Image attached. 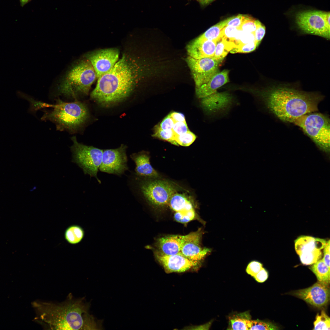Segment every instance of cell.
Masks as SVG:
<instances>
[{
	"label": "cell",
	"mask_w": 330,
	"mask_h": 330,
	"mask_svg": "<svg viewBox=\"0 0 330 330\" xmlns=\"http://www.w3.org/2000/svg\"><path fill=\"white\" fill-rule=\"evenodd\" d=\"M256 20L253 17L244 15L240 29L244 32L254 34L256 28Z\"/></svg>",
	"instance_id": "cell-33"
},
{
	"label": "cell",
	"mask_w": 330,
	"mask_h": 330,
	"mask_svg": "<svg viewBox=\"0 0 330 330\" xmlns=\"http://www.w3.org/2000/svg\"><path fill=\"white\" fill-rule=\"evenodd\" d=\"M172 130L175 135H180L189 130L186 123L182 122H175Z\"/></svg>",
	"instance_id": "cell-39"
},
{
	"label": "cell",
	"mask_w": 330,
	"mask_h": 330,
	"mask_svg": "<svg viewBox=\"0 0 330 330\" xmlns=\"http://www.w3.org/2000/svg\"><path fill=\"white\" fill-rule=\"evenodd\" d=\"M309 267L315 274L319 281L327 285L330 283V268L322 259H319Z\"/></svg>",
	"instance_id": "cell-23"
},
{
	"label": "cell",
	"mask_w": 330,
	"mask_h": 330,
	"mask_svg": "<svg viewBox=\"0 0 330 330\" xmlns=\"http://www.w3.org/2000/svg\"><path fill=\"white\" fill-rule=\"evenodd\" d=\"M248 330H277L278 327L269 322L259 320H250L248 323Z\"/></svg>",
	"instance_id": "cell-31"
},
{
	"label": "cell",
	"mask_w": 330,
	"mask_h": 330,
	"mask_svg": "<svg viewBox=\"0 0 330 330\" xmlns=\"http://www.w3.org/2000/svg\"><path fill=\"white\" fill-rule=\"evenodd\" d=\"M30 108L34 112L42 108H51L43 116V120H48L55 124L59 130L76 132L85 122L88 112L85 105L78 100L66 102L58 99L55 104L40 102L32 99Z\"/></svg>",
	"instance_id": "cell-4"
},
{
	"label": "cell",
	"mask_w": 330,
	"mask_h": 330,
	"mask_svg": "<svg viewBox=\"0 0 330 330\" xmlns=\"http://www.w3.org/2000/svg\"><path fill=\"white\" fill-rule=\"evenodd\" d=\"M271 113L281 120L293 123L300 116L318 110L323 96L288 84H274L257 95Z\"/></svg>",
	"instance_id": "cell-1"
},
{
	"label": "cell",
	"mask_w": 330,
	"mask_h": 330,
	"mask_svg": "<svg viewBox=\"0 0 330 330\" xmlns=\"http://www.w3.org/2000/svg\"><path fill=\"white\" fill-rule=\"evenodd\" d=\"M314 324V330H330V318L324 310L317 314Z\"/></svg>",
	"instance_id": "cell-29"
},
{
	"label": "cell",
	"mask_w": 330,
	"mask_h": 330,
	"mask_svg": "<svg viewBox=\"0 0 330 330\" xmlns=\"http://www.w3.org/2000/svg\"><path fill=\"white\" fill-rule=\"evenodd\" d=\"M186 235H170L159 238L156 243V250L167 255L177 254L181 252L186 240Z\"/></svg>",
	"instance_id": "cell-19"
},
{
	"label": "cell",
	"mask_w": 330,
	"mask_h": 330,
	"mask_svg": "<svg viewBox=\"0 0 330 330\" xmlns=\"http://www.w3.org/2000/svg\"><path fill=\"white\" fill-rule=\"evenodd\" d=\"M202 236L201 229L186 235L181 251L182 254L187 258L198 263L211 251L210 249L201 246Z\"/></svg>",
	"instance_id": "cell-16"
},
{
	"label": "cell",
	"mask_w": 330,
	"mask_h": 330,
	"mask_svg": "<svg viewBox=\"0 0 330 330\" xmlns=\"http://www.w3.org/2000/svg\"><path fill=\"white\" fill-rule=\"evenodd\" d=\"M217 41L197 37L186 46L188 56L196 59L212 57L214 55Z\"/></svg>",
	"instance_id": "cell-18"
},
{
	"label": "cell",
	"mask_w": 330,
	"mask_h": 330,
	"mask_svg": "<svg viewBox=\"0 0 330 330\" xmlns=\"http://www.w3.org/2000/svg\"><path fill=\"white\" fill-rule=\"evenodd\" d=\"M126 145L122 144L115 149L103 150L99 170L109 174L120 176L129 169Z\"/></svg>",
	"instance_id": "cell-10"
},
{
	"label": "cell",
	"mask_w": 330,
	"mask_h": 330,
	"mask_svg": "<svg viewBox=\"0 0 330 330\" xmlns=\"http://www.w3.org/2000/svg\"><path fill=\"white\" fill-rule=\"evenodd\" d=\"M229 72L227 70L218 72L207 82L196 88L197 97L201 99L216 92L218 88L229 82Z\"/></svg>",
	"instance_id": "cell-20"
},
{
	"label": "cell",
	"mask_w": 330,
	"mask_h": 330,
	"mask_svg": "<svg viewBox=\"0 0 330 330\" xmlns=\"http://www.w3.org/2000/svg\"><path fill=\"white\" fill-rule=\"evenodd\" d=\"M326 242L325 240L313 237L303 236L295 241V249L299 255L304 252H310L316 249L324 248Z\"/></svg>",
	"instance_id": "cell-22"
},
{
	"label": "cell",
	"mask_w": 330,
	"mask_h": 330,
	"mask_svg": "<svg viewBox=\"0 0 330 330\" xmlns=\"http://www.w3.org/2000/svg\"><path fill=\"white\" fill-rule=\"evenodd\" d=\"M97 78L96 73L87 59L75 64L63 79L58 91L61 95L78 100L81 95L87 94Z\"/></svg>",
	"instance_id": "cell-5"
},
{
	"label": "cell",
	"mask_w": 330,
	"mask_h": 330,
	"mask_svg": "<svg viewBox=\"0 0 330 330\" xmlns=\"http://www.w3.org/2000/svg\"><path fill=\"white\" fill-rule=\"evenodd\" d=\"M300 127L323 151H330V120L327 116L313 112L302 115L293 123Z\"/></svg>",
	"instance_id": "cell-7"
},
{
	"label": "cell",
	"mask_w": 330,
	"mask_h": 330,
	"mask_svg": "<svg viewBox=\"0 0 330 330\" xmlns=\"http://www.w3.org/2000/svg\"><path fill=\"white\" fill-rule=\"evenodd\" d=\"M268 277V273L263 268L254 277L255 280L258 282L262 283L265 281Z\"/></svg>",
	"instance_id": "cell-41"
},
{
	"label": "cell",
	"mask_w": 330,
	"mask_h": 330,
	"mask_svg": "<svg viewBox=\"0 0 330 330\" xmlns=\"http://www.w3.org/2000/svg\"><path fill=\"white\" fill-rule=\"evenodd\" d=\"M152 136L165 140L173 145H178L175 140V134L172 129L162 130L160 128L159 125L155 127Z\"/></svg>",
	"instance_id": "cell-28"
},
{
	"label": "cell",
	"mask_w": 330,
	"mask_h": 330,
	"mask_svg": "<svg viewBox=\"0 0 330 330\" xmlns=\"http://www.w3.org/2000/svg\"><path fill=\"white\" fill-rule=\"evenodd\" d=\"M244 15L239 14L228 18L226 26H231L240 29L244 18Z\"/></svg>",
	"instance_id": "cell-38"
},
{
	"label": "cell",
	"mask_w": 330,
	"mask_h": 330,
	"mask_svg": "<svg viewBox=\"0 0 330 330\" xmlns=\"http://www.w3.org/2000/svg\"><path fill=\"white\" fill-rule=\"evenodd\" d=\"M196 138L195 135L189 130L180 135H175V140L178 145L188 146L192 144Z\"/></svg>",
	"instance_id": "cell-32"
},
{
	"label": "cell",
	"mask_w": 330,
	"mask_h": 330,
	"mask_svg": "<svg viewBox=\"0 0 330 330\" xmlns=\"http://www.w3.org/2000/svg\"><path fill=\"white\" fill-rule=\"evenodd\" d=\"M295 19L298 28L304 33L330 39V26L324 20L322 11H300L295 14Z\"/></svg>",
	"instance_id": "cell-9"
},
{
	"label": "cell",
	"mask_w": 330,
	"mask_h": 330,
	"mask_svg": "<svg viewBox=\"0 0 330 330\" xmlns=\"http://www.w3.org/2000/svg\"><path fill=\"white\" fill-rule=\"evenodd\" d=\"M228 18L211 27L198 37L200 38L218 41L221 38L222 32L227 24Z\"/></svg>",
	"instance_id": "cell-25"
},
{
	"label": "cell",
	"mask_w": 330,
	"mask_h": 330,
	"mask_svg": "<svg viewBox=\"0 0 330 330\" xmlns=\"http://www.w3.org/2000/svg\"><path fill=\"white\" fill-rule=\"evenodd\" d=\"M322 259L326 265L330 268V252L324 251Z\"/></svg>",
	"instance_id": "cell-43"
},
{
	"label": "cell",
	"mask_w": 330,
	"mask_h": 330,
	"mask_svg": "<svg viewBox=\"0 0 330 330\" xmlns=\"http://www.w3.org/2000/svg\"><path fill=\"white\" fill-rule=\"evenodd\" d=\"M119 56L118 50L112 48L90 53L86 57L92 65L98 79L112 69L118 61Z\"/></svg>",
	"instance_id": "cell-12"
},
{
	"label": "cell",
	"mask_w": 330,
	"mask_h": 330,
	"mask_svg": "<svg viewBox=\"0 0 330 330\" xmlns=\"http://www.w3.org/2000/svg\"><path fill=\"white\" fill-rule=\"evenodd\" d=\"M128 184L134 196H141L152 205L163 207L168 205L171 197L177 192L176 188L169 182L151 180L132 173Z\"/></svg>",
	"instance_id": "cell-6"
},
{
	"label": "cell",
	"mask_w": 330,
	"mask_h": 330,
	"mask_svg": "<svg viewBox=\"0 0 330 330\" xmlns=\"http://www.w3.org/2000/svg\"><path fill=\"white\" fill-rule=\"evenodd\" d=\"M239 29L233 27L226 26L222 29L221 38L226 39L233 43L234 39L236 36Z\"/></svg>",
	"instance_id": "cell-35"
},
{
	"label": "cell",
	"mask_w": 330,
	"mask_h": 330,
	"mask_svg": "<svg viewBox=\"0 0 330 330\" xmlns=\"http://www.w3.org/2000/svg\"><path fill=\"white\" fill-rule=\"evenodd\" d=\"M323 17L326 23L330 26V14L329 12L322 11Z\"/></svg>",
	"instance_id": "cell-44"
},
{
	"label": "cell",
	"mask_w": 330,
	"mask_h": 330,
	"mask_svg": "<svg viewBox=\"0 0 330 330\" xmlns=\"http://www.w3.org/2000/svg\"><path fill=\"white\" fill-rule=\"evenodd\" d=\"M169 114L175 122H182L186 123L185 117L183 114L177 112H173Z\"/></svg>",
	"instance_id": "cell-42"
},
{
	"label": "cell",
	"mask_w": 330,
	"mask_h": 330,
	"mask_svg": "<svg viewBox=\"0 0 330 330\" xmlns=\"http://www.w3.org/2000/svg\"><path fill=\"white\" fill-rule=\"evenodd\" d=\"M142 71L137 59L124 54L111 70L97 79L91 98L105 105L125 100L137 86Z\"/></svg>",
	"instance_id": "cell-3"
},
{
	"label": "cell",
	"mask_w": 330,
	"mask_h": 330,
	"mask_svg": "<svg viewBox=\"0 0 330 330\" xmlns=\"http://www.w3.org/2000/svg\"><path fill=\"white\" fill-rule=\"evenodd\" d=\"M257 47L255 41L240 45L232 50L231 53H248L254 50Z\"/></svg>",
	"instance_id": "cell-36"
},
{
	"label": "cell",
	"mask_w": 330,
	"mask_h": 330,
	"mask_svg": "<svg viewBox=\"0 0 330 330\" xmlns=\"http://www.w3.org/2000/svg\"><path fill=\"white\" fill-rule=\"evenodd\" d=\"M301 263L306 265H311L320 259L322 256L321 250L302 253L299 255Z\"/></svg>",
	"instance_id": "cell-27"
},
{
	"label": "cell",
	"mask_w": 330,
	"mask_h": 330,
	"mask_svg": "<svg viewBox=\"0 0 330 330\" xmlns=\"http://www.w3.org/2000/svg\"><path fill=\"white\" fill-rule=\"evenodd\" d=\"M256 28L254 33L255 42L257 47L264 37L266 33V28L258 20H256Z\"/></svg>",
	"instance_id": "cell-34"
},
{
	"label": "cell",
	"mask_w": 330,
	"mask_h": 330,
	"mask_svg": "<svg viewBox=\"0 0 330 330\" xmlns=\"http://www.w3.org/2000/svg\"><path fill=\"white\" fill-rule=\"evenodd\" d=\"M293 295L317 307L325 306L329 300L328 285L318 281L312 286L291 293Z\"/></svg>",
	"instance_id": "cell-13"
},
{
	"label": "cell",
	"mask_w": 330,
	"mask_h": 330,
	"mask_svg": "<svg viewBox=\"0 0 330 330\" xmlns=\"http://www.w3.org/2000/svg\"><path fill=\"white\" fill-rule=\"evenodd\" d=\"M204 6L208 5L215 0H195Z\"/></svg>",
	"instance_id": "cell-45"
},
{
	"label": "cell",
	"mask_w": 330,
	"mask_h": 330,
	"mask_svg": "<svg viewBox=\"0 0 330 330\" xmlns=\"http://www.w3.org/2000/svg\"><path fill=\"white\" fill-rule=\"evenodd\" d=\"M186 61L190 70L196 88L207 82L218 72V65L221 63L213 57L196 59L188 56Z\"/></svg>",
	"instance_id": "cell-11"
},
{
	"label": "cell",
	"mask_w": 330,
	"mask_h": 330,
	"mask_svg": "<svg viewBox=\"0 0 330 330\" xmlns=\"http://www.w3.org/2000/svg\"><path fill=\"white\" fill-rule=\"evenodd\" d=\"M30 0H20V5L22 6L26 4Z\"/></svg>",
	"instance_id": "cell-46"
},
{
	"label": "cell",
	"mask_w": 330,
	"mask_h": 330,
	"mask_svg": "<svg viewBox=\"0 0 330 330\" xmlns=\"http://www.w3.org/2000/svg\"><path fill=\"white\" fill-rule=\"evenodd\" d=\"M130 157L135 164L134 173L136 175L150 178L158 176V173L150 164V157L147 153L141 152L133 153Z\"/></svg>",
	"instance_id": "cell-21"
},
{
	"label": "cell",
	"mask_w": 330,
	"mask_h": 330,
	"mask_svg": "<svg viewBox=\"0 0 330 330\" xmlns=\"http://www.w3.org/2000/svg\"><path fill=\"white\" fill-rule=\"evenodd\" d=\"M262 268V264L259 262L253 261L247 266L246 271L251 276L254 277Z\"/></svg>",
	"instance_id": "cell-37"
},
{
	"label": "cell",
	"mask_w": 330,
	"mask_h": 330,
	"mask_svg": "<svg viewBox=\"0 0 330 330\" xmlns=\"http://www.w3.org/2000/svg\"><path fill=\"white\" fill-rule=\"evenodd\" d=\"M33 306L35 320L50 329H94L97 325V320L89 313L90 303L83 298L76 299L70 294L61 303L37 301Z\"/></svg>",
	"instance_id": "cell-2"
},
{
	"label": "cell",
	"mask_w": 330,
	"mask_h": 330,
	"mask_svg": "<svg viewBox=\"0 0 330 330\" xmlns=\"http://www.w3.org/2000/svg\"><path fill=\"white\" fill-rule=\"evenodd\" d=\"M175 122L169 114L167 116L159 125L160 128L163 130L172 129Z\"/></svg>",
	"instance_id": "cell-40"
},
{
	"label": "cell",
	"mask_w": 330,
	"mask_h": 330,
	"mask_svg": "<svg viewBox=\"0 0 330 330\" xmlns=\"http://www.w3.org/2000/svg\"><path fill=\"white\" fill-rule=\"evenodd\" d=\"M154 252L156 259L167 273L183 272L196 266L198 264V263L190 260L181 252L176 255H167L156 250Z\"/></svg>",
	"instance_id": "cell-14"
},
{
	"label": "cell",
	"mask_w": 330,
	"mask_h": 330,
	"mask_svg": "<svg viewBox=\"0 0 330 330\" xmlns=\"http://www.w3.org/2000/svg\"><path fill=\"white\" fill-rule=\"evenodd\" d=\"M235 47L233 42L222 38L217 42L214 54L212 57L221 62L228 53Z\"/></svg>",
	"instance_id": "cell-24"
},
{
	"label": "cell",
	"mask_w": 330,
	"mask_h": 330,
	"mask_svg": "<svg viewBox=\"0 0 330 330\" xmlns=\"http://www.w3.org/2000/svg\"><path fill=\"white\" fill-rule=\"evenodd\" d=\"M234 101V98L229 93L216 91L201 99V103L204 110L216 114L227 112Z\"/></svg>",
	"instance_id": "cell-17"
},
{
	"label": "cell",
	"mask_w": 330,
	"mask_h": 330,
	"mask_svg": "<svg viewBox=\"0 0 330 330\" xmlns=\"http://www.w3.org/2000/svg\"><path fill=\"white\" fill-rule=\"evenodd\" d=\"M244 316L237 315L231 318L230 319V329L248 330V324L249 318Z\"/></svg>",
	"instance_id": "cell-30"
},
{
	"label": "cell",
	"mask_w": 330,
	"mask_h": 330,
	"mask_svg": "<svg viewBox=\"0 0 330 330\" xmlns=\"http://www.w3.org/2000/svg\"><path fill=\"white\" fill-rule=\"evenodd\" d=\"M168 205L174 211V219L178 222L187 223L197 218L192 204L183 194L175 193L171 198Z\"/></svg>",
	"instance_id": "cell-15"
},
{
	"label": "cell",
	"mask_w": 330,
	"mask_h": 330,
	"mask_svg": "<svg viewBox=\"0 0 330 330\" xmlns=\"http://www.w3.org/2000/svg\"><path fill=\"white\" fill-rule=\"evenodd\" d=\"M84 231L82 227L77 225H72L65 230L64 237L66 240L72 244H77L83 239Z\"/></svg>",
	"instance_id": "cell-26"
},
{
	"label": "cell",
	"mask_w": 330,
	"mask_h": 330,
	"mask_svg": "<svg viewBox=\"0 0 330 330\" xmlns=\"http://www.w3.org/2000/svg\"><path fill=\"white\" fill-rule=\"evenodd\" d=\"M71 139L73 143L70 147L72 153V162L81 168L85 174L95 178L101 184L97 174L101 163L103 150L79 143L75 136L72 137Z\"/></svg>",
	"instance_id": "cell-8"
}]
</instances>
